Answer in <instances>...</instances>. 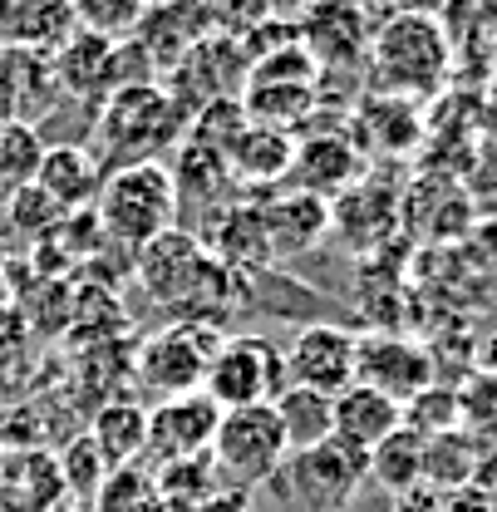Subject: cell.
<instances>
[{
    "label": "cell",
    "mask_w": 497,
    "mask_h": 512,
    "mask_svg": "<svg viewBox=\"0 0 497 512\" xmlns=\"http://www.w3.org/2000/svg\"><path fill=\"white\" fill-rule=\"evenodd\" d=\"M0 512H5V508H0Z\"/></svg>",
    "instance_id": "obj_41"
},
{
    "label": "cell",
    "mask_w": 497,
    "mask_h": 512,
    "mask_svg": "<svg viewBox=\"0 0 497 512\" xmlns=\"http://www.w3.org/2000/svg\"><path fill=\"white\" fill-rule=\"evenodd\" d=\"M286 355L261 340V335H227L202 375V394L227 414V409H251V404H276L286 389Z\"/></svg>",
    "instance_id": "obj_5"
},
{
    "label": "cell",
    "mask_w": 497,
    "mask_h": 512,
    "mask_svg": "<svg viewBox=\"0 0 497 512\" xmlns=\"http://www.w3.org/2000/svg\"><path fill=\"white\" fill-rule=\"evenodd\" d=\"M311 109H315V84H247V94H242V114L256 128L291 133Z\"/></svg>",
    "instance_id": "obj_25"
},
{
    "label": "cell",
    "mask_w": 497,
    "mask_h": 512,
    "mask_svg": "<svg viewBox=\"0 0 497 512\" xmlns=\"http://www.w3.org/2000/svg\"><path fill=\"white\" fill-rule=\"evenodd\" d=\"M94 512H168L158 498V483H153V468L148 463H124V468H109L104 488L94 493Z\"/></svg>",
    "instance_id": "obj_27"
},
{
    "label": "cell",
    "mask_w": 497,
    "mask_h": 512,
    "mask_svg": "<svg viewBox=\"0 0 497 512\" xmlns=\"http://www.w3.org/2000/svg\"><path fill=\"white\" fill-rule=\"evenodd\" d=\"M74 30L69 0H0V40L10 50H60Z\"/></svg>",
    "instance_id": "obj_16"
},
{
    "label": "cell",
    "mask_w": 497,
    "mask_h": 512,
    "mask_svg": "<svg viewBox=\"0 0 497 512\" xmlns=\"http://www.w3.org/2000/svg\"><path fill=\"white\" fill-rule=\"evenodd\" d=\"M404 429H414L419 439L458 429V384H429L424 394H414L404 404Z\"/></svg>",
    "instance_id": "obj_31"
},
{
    "label": "cell",
    "mask_w": 497,
    "mask_h": 512,
    "mask_svg": "<svg viewBox=\"0 0 497 512\" xmlns=\"http://www.w3.org/2000/svg\"><path fill=\"white\" fill-rule=\"evenodd\" d=\"M89 439L99 444L109 468H124V463H143V439H148V409L143 404H104L94 414V429Z\"/></svg>",
    "instance_id": "obj_23"
},
{
    "label": "cell",
    "mask_w": 497,
    "mask_h": 512,
    "mask_svg": "<svg viewBox=\"0 0 497 512\" xmlns=\"http://www.w3.org/2000/svg\"><path fill=\"white\" fill-rule=\"evenodd\" d=\"M473 488L497 493V444H478V463H473Z\"/></svg>",
    "instance_id": "obj_35"
},
{
    "label": "cell",
    "mask_w": 497,
    "mask_h": 512,
    "mask_svg": "<svg viewBox=\"0 0 497 512\" xmlns=\"http://www.w3.org/2000/svg\"><path fill=\"white\" fill-rule=\"evenodd\" d=\"M281 468L291 473V493L306 503V512H350L360 478L370 473V453H355L340 439H325L306 453H291Z\"/></svg>",
    "instance_id": "obj_8"
},
{
    "label": "cell",
    "mask_w": 497,
    "mask_h": 512,
    "mask_svg": "<svg viewBox=\"0 0 497 512\" xmlns=\"http://www.w3.org/2000/svg\"><path fill=\"white\" fill-rule=\"evenodd\" d=\"M370 478L384 493H409L424 483V439L414 429H394L384 444L370 453Z\"/></svg>",
    "instance_id": "obj_26"
},
{
    "label": "cell",
    "mask_w": 497,
    "mask_h": 512,
    "mask_svg": "<svg viewBox=\"0 0 497 512\" xmlns=\"http://www.w3.org/2000/svg\"><path fill=\"white\" fill-rule=\"evenodd\" d=\"M448 35L429 10H394L389 20H379L370 35V64L374 94H394V99H429L448 79Z\"/></svg>",
    "instance_id": "obj_1"
},
{
    "label": "cell",
    "mask_w": 497,
    "mask_h": 512,
    "mask_svg": "<svg viewBox=\"0 0 497 512\" xmlns=\"http://www.w3.org/2000/svg\"><path fill=\"white\" fill-rule=\"evenodd\" d=\"M60 512H94V508H89V503H64Z\"/></svg>",
    "instance_id": "obj_38"
},
{
    "label": "cell",
    "mask_w": 497,
    "mask_h": 512,
    "mask_svg": "<svg viewBox=\"0 0 497 512\" xmlns=\"http://www.w3.org/2000/svg\"><path fill=\"white\" fill-rule=\"evenodd\" d=\"M114 55H119V40H104V35L74 30V40L60 45L64 89H69V94H79V99H109V94L119 89Z\"/></svg>",
    "instance_id": "obj_19"
},
{
    "label": "cell",
    "mask_w": 497,
    "mask_h": 512,
    "mask_svg": "<svg viewBox=\"0 0 497 512\" xmlns=\"http://www.w3.org/2000/svg\"><path fill=\"white\" fill-rule=\"evenodd\" d=\"M256 207H261V222H266V237H271L276 261H281V256L311 252L315 242H325V232L335 227L330 202L315 197V192H301V188L276 192V197H266V202H256Z\"/></svg>",
    "instance_id": "obj_14"
},
{
    "label": "cell",
    "mask_w": 497,
    "mask_h": 512,
    "mask_svg": "<svg viewBox=\"0 0 497 512\" xmlns=\"http://www.w3.org/2000/svg\"><path fill=\"white\" fill-rule=\"evenodd\" d=\"M291 158H296V138H291V133L247 124V133H242V138L232 143V153H227V168H232L237 183L276 188V183H286Z\"/></svg>",
    "instance_id": "obj_20"
},
{
    "label": "cell",
    "mask_w": 497,
    "mask_h": 512,
    "mask_svg": "<svg viewBox=\"0 0 497 512\" xmlns=\"http://www.w3.org/2000/svg\"><path fill=\"white\" fill-rule=\"evenodd\" d=\"M493 508H497V493H493Z\"/></svg>",
    "instance_id": "obj_39"
},
{
    "label": "cell",
    "mask_w": 497,
    "mask_h": 512,
    "mask_svg": "<svg viewBox=\"0 0 497 512\" xmlns=\"http://www.w3.org/2000/svg\"><path fill=\"white\" fill-rule=\"evenodd\" d=\"M286 183L301 192H315L325 202L345 197L355 183H365V153L345 138V133H315L306 143H296L291 173Z\"/></svg>",
    "instance_id": "obj_12"
},
{
    "label": "cell",
    "mask_w": 497,
    "mask_h": 512,
    "mask_svg": "<svg viewBox=\"0 0 497 512\" xmlns=\"http://www.w3.org/2000/svg\"><path fill=\"white\" fill-rule=\"evenodd\" d=\"M222 424V409L197 389V394H178V399H158L148 409V439H143V463L163 468L178 458H197L212 448V434Z\"/></svg>",
    "instance_id": "obj_11"
},
{
    "label": "cell",
    "mask_w": 497,
    "mask_h": 512,
    "mask_svg": "<svg viewBox=\"0 0 497 512\" xmlns=\"http://www.w3.org/2000/svg\"><path fill=\"white\" fill-rule=\"evenodd\" d=\"M153 483H158V498H163L168 512H197L222 493V473H217L212 453H197V458H178V463L153 468Z\"/></svg>",
    "instance_id": "obj_22"
},
{
    "label": "cell",
    "mask_w": 497,
    "mask_h": 512,
    "mask_svg": "<svg viewBox=\"0 0 497 512\" xmlns=\"http://www.w3.org/2000/svg\"><path fill=\"white\" fill-rule=\"evenodd\" d=\"M394 429H404V409L389 394L370 384H350L345 394H335V439L355 453H374Z\"/></svg>",
    "instance_id": "obj_15"
},
{
    "label": "cell",
    "mask_w": 497,
    "mask_h": 512,
    "mask_svg": "<svg viewBox=\"0 0 497 512\" xmlns=\"http://www.w3.org/2000/svg\"><path fill=\"white\" fill-rule=\"evenodd\" d=\"M478 370L497 375V335H488V340H483V350H478Z\"/></svg>",
    "instance_id": "obj_37"
},
{
    "label": "cell",
    "mask_w": 497,
    "mask_h": 512,
    "mask_svg": "<svg viewBox=\"0 0 497 512\" xmlns=\"http://www.w3.org/2000/svg\"><path fill=\"white\" fill-rule=\"evenodd\" d=\"M217 345H222L217 325H207V320H173L168 330H158V335L143 340V350L133 360V375L158 399L197 394Z\"/></svg>",
    "instance_id": "obj_6"
},
{
    "label": "cell",
    "mask_w": 497,
    "mask_h": 512,
    "mask_svg": "<svg viewBox=\"0 0 497 512\" xmlns=\"http://www.w3.org/2000/svg\"><path fill=\"white\" fill-rule=\"evenodd\" d=\"M212 463L222 473V483L232 488H261L281 473V463L291 458L286 434H281V419L271 404H251V409H227L217 434H212Z\"/></svg>",
    "instance_id": "obj_4"
},
{
    "label": "cell",
    "mask_w": 497,
    "mask_h": 512,
    "mask_svg": "<svg viewBox=\"0 0 497 512\" xmlns=\"http://www.w3.org/2000/svg\"><path fill=\"white\" fill-rule=\"evenodd\" d=\"M212 242H207V252L217 256L232 276L237 271H261V266H271L276 252H271V237H266V222H261V207L251 202H232L217 222H212V232H207Z\"/></svg>",
    "instance_id": "obj_17"
},
{
    "label": "cell",
    "mask_w": 497,
    "mask_h": 512,
    "mask_svg": "<svg viewBox=\"0 0 497 512\" xmlns=\"http://www.w3.org/2000/svg\"><path fill=\"white\" fill-rule=\"evenodd\" d=\"M35 188L50 192L55 202H60L64 212H79V207H89L99 188H104V173H99V158L89 153V148H45L40 153V168H35Z\"/></svg>",
    "instance_id": "obj_18"
},
{
    "label": "cell",
    "mask_w": 497,
    "mask_h": 512,
    "mask_svg": "<svg viewBox=\"0 0 497 512\" xmlns=\"http://www.w3.org/2000/svg\"><path fill=\"white\" fill-rule=\"evenodd\" d=\"M74 5V25L104 40H124L143 25V15L153 10V0H69Z\"/></svg>",
    "instance_id": "obj_28"
},
{
    "label": "cell",
    "mask_w": 497,
    "mask_h": 512,
    "mask_svg": "<svg viewBox=\"0 0 497 512\" xmlns=\"http://www.w3.org/2000/svg\"><path fill=\"white\" fill-rule=\"evenodd\" d=\"M271 409H276V419H281V434H286V448H291V453H306V448L335 439V399H325V394H315V389L286 384Z\"/></svg>",
    "instance_id": "obj_21"
},
{
    "label": "cell",
    "mask_w": 497,
    "mask_h": 512,
    "mask_svg": "<svg viewBox=\"0 0 497 512\" xmlns=\"http://www.w3.org/2000/svg\"><path fill=\"white\" fill-rule=\"evenodd\" d=\"M394 512H443V493H434L429 483H419V488L394 498Z\"/></svg>",
    "instance_id": "obj_33"
},
{
    "label": "cell",
    "mask_w": 497,
    "mask_h": 512,
    "mask_svg": "<svg viewBox=\"0 0 497 512\" xmlns=\"http://www.w3.org/2000/svg\"><path fill=\"white\" fill-rule=\"evenodd\" d=\"M355 384H370V389L389 394L404 409L414 394H424L429 384H438V365L419 340L394 335V330H379V335H360Z\"/></svg>",
    "instance_id": "obj_9"
},
{
    "label": "cell",
    "mask_w": 497,
    "mask_h": 512,
    "mask_svg": "<svg viewBox=\"0 0 497 512\" xmlns=\"http://www.w3.org/2000/svg\"><path fill=\"white\" fill-rule=\"evenodd\" d=\"M296 45L315 60V69H355L370 55V15L360 0H311L296 20Z\"/></svg>",
    "instance_id": "obj_7"
},
{
    "label": "cell",
    "mask_w": 497,
    "mask_h": 512,
    "mask_svg": "<svg viewBox=\"0 0 497 512\" xmlns=\"http://www.w3.org/2000/svg\"><path fill=\"white\" fill-rule=\"evenodd\" d=\"M99 232L119 247H148L168 227H178V183L168 163H128L104 173V188L94 197Z\"/></svg>",
    "instance_id": "obj_2"
},
{
    "label": "cell",
    "mask_w": 497,
    "mask_h": 512,
    "mask_svg": "<svg viewBox=\"0 0 497 512\" xmlns=\"http://www.w3.org/2000/svg\"><path fill=\"white\" fill-rule=\"evenodd\" d=\"M187 128L183 109L168 99V89L158 84H128L114 89L109 104H104V119H99V153L114 168L128 163H153L178 133Z\"/></svg>",
    "instance_id": "obj_3"
},
{
    "label": "cell",
    "mask_w": 497,
    "mask_h": 512,
    "mask_svg": "<svg viewBox=\"0 0 497 512\" xmlns=\"http://www.w3.org/2000/svg\"><path fill=\"white\" fill-rule=\"evenodd\" d=\"M355 350H360L355 330H345L335 320H315L291 340V350H281L286 355V380L335 399L355 384Z\"/></svg>",
    "instance_id": "obj_10"
},
{
    "label": "cell",
    "mask_w": 497,
    "mask_h": 512,
    "mask_svg": "<svg viewBox=\"0 0 497 512\" xmlns=\"http://www.w3.org/2000/svg\"><path fill=\"white\" fill-rule=\"evenodd\" d=\"M69 503L60 458L50 448L0 453V508L5 512H60Z\"/></svg>",
    "instance_id": "obj_13"
},
{
    "label": "cell",
    "mask_w": 497,
    "mask_h": 512,
    "mask_svg": "<svg viewBox=\"0 0 497 512\" xmlns=\"http://www.w3.org/2000/svg\"><path fill=\"white\" fill-rule=\"evenodd\" d=\"M64 217H69V212H64V207L55 202V197H50V192H40V188H35V183H25V188L15 192L10 222H15L20 232H40V237H50V232L60 227Z\"/></svg>",
    "instance_id": "obj_32"
},
{
    "label": "cell",
    "mask_w": 497,
    "mask_h": 512,
    "mask_svg": "<svg viewBox=\"0 0 497 512\" xmlns=\"http://www.w3.org/2000/svg\"><path fill=\"white\" fill-rule=\"evenodd\" d=\"M266 5H271V15H276V20H281V15H286V20H296L311 0H266Z\"/></svg>",
    "instance_id": "obj_36"
},
{
    "label": "cell",
    "mask_w": 497,
    "mask_h": 512,
    "mask_svg": "<svg viewBox=\"0 0 497 512\" xmlns=\"http://www.w3.org/2000/svg\"><path fill=\"white\" fill-rule=\"evenodd\" d=\"M443 512H497V508H493V493H483V488H458V493L443 498Z\"/></svg>",
    "instance_id": "obj_34"
},
{
    "label": "cell",
    "mask_w": 497,
    "mask_h": 512,
    "mask_svg": "<svg viewBox=\"0 0 497 512\" xmlns=\"http://www.w3.org/2000/svg\"><path fill=\"white\" fill-rule=\"evenodd\" d=\"M55 458H60L69 503H94V493H99V488H104V478H109V463H104L99 444H94L89 434H79V439L64 448V453H55Z\"/></svg>",
    "instance_id": "obj_30"
},
{
    "label": "cell",
    "mask_w": 497,
    "mask_h": 512,
    "mask_svg": "<svg viewBox=\"0 0 497 512\" xmlns=\"http://www.w3.org/2000/svg\"><path fill=\"white\" fill-rule=\"evenodd\" d=\"M458 429H468L478 444H497V375L473 370L458 384Z\"/></svg>",
    "instance_id": "obj_29"
},
{
    "label": "cell",
    "mask_w": 497,
    "mask_h": 512,
    "mask_svg": "<svg viewBox=\"0 0 497 512\" xmlns=\"http://www.w3.org/2000/svg\"><path fill=\"white\" fill-rule=\"evenodd\" d=\"M212 5H217V0H212Z\"/></svg>",
    "instance_id": "obj_40"
},
{
    "label": "cell",
    "mask_w": 497,
    "mask_h": 512,
    "mask_svg": "<svg viewBox=\"0 0 497 512\" xmlns=\"http://www.w3.org/2000/svg\"><path fill=\"white\" fill-rule=\"evenodd\" d=\"M473 463H478V439L468 429H448L424 439V483L434 493H458V488H473Z\"/></svg>",
    "instance_id": "obj_24"
}]
</instances>
